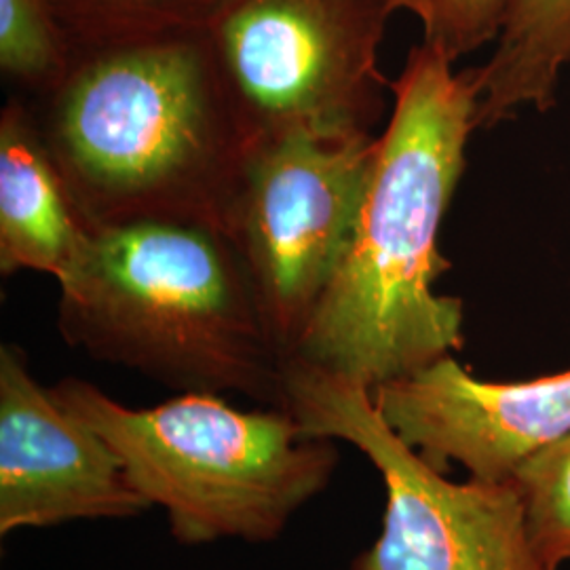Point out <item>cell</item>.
<instances>
[{
    "instance_id": "cell-1",
    "label": "cell",
    "mask_w": 570,
    "mask_h": 570,
    "mask_svg": "<svg viewBox=\"0 0 570 570\" xmlns=\"http://www.w3.org/2000/svg\"><path fill=\"white\" fill-rule=\"evenodd\" d=\"M438 47L410 49L353 237L294 360L362 387L393 381L465 345L463 301L435 292L450 268L440 228L478 129L475 68L454 72Z\"/></svg>"
},
{
    "instance_id": "cell-2",
    "label": "cell",
    "mask_w": 570,
    "mask_h": 570,
    "mask_svg": "<svg viewBox=\"0 0 570 570\" xmlns=\"http://www.w3.org/2000/svg\"><path fill=\"white\" fill-rule=\"evenodd\" d=\"M82 226L225 230L249 140L207 32L70 51L30 106Z\"/></svg>"
},
{
    "instance_id": "cell-3",
    "label": "cell",
    "mask_w": 570,
    "mask_h": 570,
    "mask_svg": "<svg viewBox=\"0 0 570 570\" xmlns=\"http://www.w3.org/2000/svg\"><path fill=\"white\" fill-rule=\"evenodd\" d=\"M58 285V327L72 348L180 393H237L284 407L287 360L225 230H94Z\"/></svg>"
},
{
    "instance_id": "cell-4",
    "label": "cell",
    "mask_w": 570,
    "mask_h": 570,
    "mask_svg": "<svg viewBox=\"0 0 570 570\" xmlns=\"http://www.w3.org/2000/svg\"><path fill=\"white\" fill-rule=\"evenodd\" d=\"M49 389L115 450L183 546L277 539L338 465L336 440L308 435L285 407L239 410L216 393L127 407L81 379Z\"/></svg>"
},
{
    "instance_id": "cell-5",
    "label": "cell",
    "mask_w": 570,
    "mask_h": 570,
    "mask_svg": "<svg viewBox=\"0 0 570 570\" xmlns=\"http://www.w3.org/2000/svg\"><path fill=\"white\" fill-rule=\"evenodd\" d=\"M395 11L393 0H235L207 35L249 146L372 136L393 94L379 49Z\"/></svg>"
},
{
    "instance_id": "cell-6",
    "label": "cell",
    "mask_w": 570,
    "mask_h": 570,
    "mask_svg": "<svg viewBox=\"0 0 570 570\" xmlns=\"http://www.w3.org/2000/svg\"><path fill=\"white\" fill-rule=\"evenodd\" d=\"M284 407L308 435L355 446L385 482L383 530L351 570H548L515 484L452 482L389 428L370 389L289 357Z\"/></svg>"
},
{
    "instance_id": "cell-7",
    "label": "cell",
    "mask_w": 570,
    "mask_h": 570,
    "mask_svg": "<svg viewBox=\"0 0 570 570\" xmlns=\"http://www.w3.org/2000/svg\"><path fill=\"white\" fill-rule=\"evenodd\" d=\"M379 138L285 134L252 144L225 233L242 256L285 360L353 237Z\"/></svg>"
},
{
    "instance_id": "cell-8",
    "label": "cell",
    "mask_w": 570,
    "mask_h": 570,
    "mask_svg": "<svg viewBox=\"0 0 570 570\" xmlns=\"http://www.w3.org/2000/svg\"><path fill=\"white\" fill-rule=\"evenodd\" d=\"M150 510L102 438L32 376L16 345L0 348V534Z\"/></svg>"
},
{
    "instance_id": "cell-9",
    "label": "cell",
    "mask_w": 570,
    "mask_h": 570,
    "mask_svg": "<svg viewBox=\"0 0 570 570\" xmlns=\"http://www.w3.org/2000/svg\"><path fill=\"white\" fill-rule=\"evenodd\" d=\"M389 428L431 468L461 465L503 482L530 454L570 433V370L518 383L475 379L446 355L372 391Z\"/></svg>"
},
{
    "instance_id": "cell-10",
    "label": "cell",
    "mask_w": 570,
    "mask_h": 570,
    "mask_svg": "<svg viewBox=\"0 0 570 570\" xmlns=\"http://www.w3.org/2000/svg\"><path fill=\"white\" fill-rule=\"evenodd\" d=\"M87 235L30 106L9 100L0 112L2 275L37 271L58 282L81 254Z\"/></svg>"
},
{
    "instance_id": "cell-11",
    "label": "cell",
    "mask_w": 570,
    "mask_h": 570,
    "mask_svg": "<svg viewBox=\"0 0 570 570\" xmlns=\"http://www.w3.org/2000/svg\"><path fill=\"white\" fill-rule=\"evenodd\" d=\"M570 66V0H511L510 13L480 82L478 129L508 121L522 108L556 104L562 70Z\"/></svg>"
},
{
    "instance_id": "cell-12",
    "label": "cell",
    "mask_w": 570,
    "mask_h": 570,
    "mask_svg": "<svg viewBox=\"0 0 570 570\" xmlns=\"http://www.w3.org/2000/svg\"><path fill=\"white\" fill-rule=\"evenodd\" d=\"M235 0H45L70 51L207 32Z\"/></svg>"
},
{
    "instance_id": "cell-13",
    "label": "cell",
    "mask_w": 570,
    "mask_h": 570,
    "mask_svg": "<svg viewBox=\"0 0 570 570\" xmlns=\"http://www.w3.org/2000/svg\"><path fill=\"white\" fill-rule=\"evenodd\" d=\"M532 548L548 570L570 562V433L530 454L511 473Z\"/></svg>"
},
{
    "instance_id": "cell-14",
    "label": "cell",
    "mask_w": 570,
    "mask_h": 570,
    "mask_svg": "<svg viewBox=\"0 0 570 570\" xmlns=\"http://www.w3.org/2000/svg\"><path fill=\"white\" fill-rule=\"evenodd\" d=\"M68 61L70 47L45 0H0V68L9 81L39 96Z\"/></svg>"
},
{
    "instance_id": "cell-15",
    "label": "cell",
    "mask_w": 570,
    "mask_h": 570,
    "mask_svg": "<svg viewBox=\"0 0 570 570\" xmlns=\"http://www.w3.org/2000/svg\"><path fill=\"white\" fill-rule=\"evenodd\" d=\"M423 23V42L438 47L450 61L497 41L511 0H393Z\"/></svg>"
}]
</instances>
